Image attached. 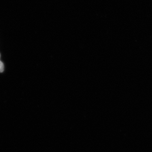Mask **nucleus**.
Here are the masks:
<instances>
[{"label":"nucleus","mask_w":152,"mask_h":152,"mask_svg":"<svg viewBox=\"0 0 152 152\" xmlns=\"http://www.w3.org/2000/svg\"><path fill=\"white\" fill-rule=\"evenodd\" d=\"M0 57H1V54H0ZM4 63L0 60V73L3 72H4Z\"/></svg>","instance_id":"f257e3e1"}]
</instances>
